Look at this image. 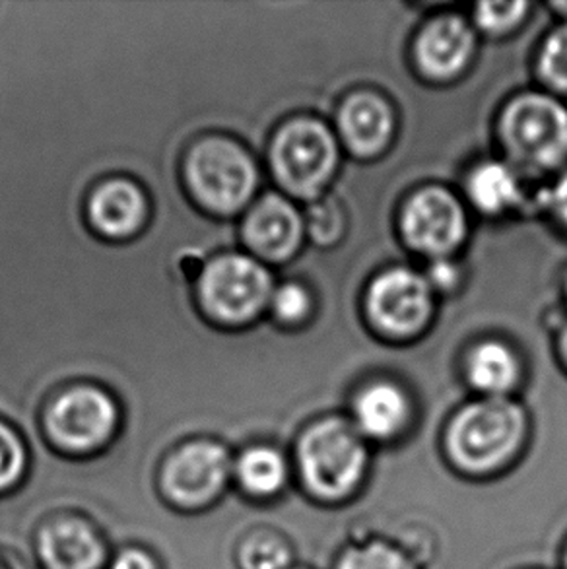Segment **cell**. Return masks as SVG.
<instances>
[{
    "mask_svg": "<svg viewBox=\"0 0 567 569\" xmlns=\"http://www.w3.org/2000/svg\"><path fill=\"white\" fill-rule=\"evenodd\" d=\"M529 418L507 397H484L447 422L441 438L445 467L468 485H491L521 462Z\"/></svg>",
    "mask_w": 567,
    "mask_h": 569,
    "instance_id": "cell-1",
    "label": "cell"
},
{
    "mask_svg": "<svg viewBox=\"0 0 567 569\" xmlns=\"http://www.w3.org/2000/svg\"><path fill=\"white\" fill-rule=\"evenodd\" d=\"M294 486L322 509H345L364 498L371 485L374 449L350 418L329 416L301 431L294 453Z\"/></svg>",
    "mask_w": 567,
    "mask_h": 569,
    "instance_id": "cell-2",
    "label": "cell"
},
{
    "mask_svg": "<svg viewBox=\"0 0 567 569\" xmlns=\"http://www.w3.org/2000/svg\"><path fill=\"white\" fill-rule=\"evenodd\" d=\"M187 179L195 197L218 214L246 207L257 187L255 163L243 148L226 139L202 140L187 160Z\"/></svg>",
    "mask_w": 567,
    "mask_h": 569,
    "instance_id": "cell-3",
    "label": "cell"
},
{
    "mask_svg": "<svg viewBox=\"0 0 567 569\" xmlns=\"http://www.w3.org/2000/svg\"><path fill=\"white\" fill-rule=\"evenodd\" d=\"M233 477V461L215 441H192L169 455L160 472L161 496L177 509L197 511L222 496Z\"/></svg>",
    "mask_w": 567,
    "mask_h": 569,
    "instance_id": "cell-4",
    "label": "cell"
},
{
    "mask_svg": "<svg viewBox=\"0 0 567 569\" xmlns=\"http://www.w3.org/2000/svg\"><path fill=\"white\" fill-rule=\"evenodd\" d=\"M501 132L511 154L537 170L554 168L567 156V111L546 96H523L504 113Z\"/></svg>",
    "mask_w": 567,
    "mask_h": 569,
    "instance_id": "cell-5",
    "label": "cell"
},
{
    "mask_svg": "<svg viewBox=\"0 0 567 569\" xmlns=\"http://www.w3.org/2000/svg\"><path fill=\"white\" fill-rule=\"evenodd\" d=\"M272 298L269 270L246 254H223L200 274V300L222 323L251 321Z\"/></svg>",
    "mask_w": 567,
    "mask_h": 569,
    "instance_id": "cell-6",
    "label": "cell"
},
{
    "mask_svg": "<svg viewBox=\"0 0 567 569\" xmlns=\"http://www.w3.org/2000/svg\"><path fill=\"white\" fill-rule=\"evenodd\" d=\"M272 166L286 189L309 197L337 166V144L327 127L299 119L286 124L272 144Z\"/></svg>",
    "mask_w": 567,
    "mask_h": 569,
    "instance_id": "cell-7",
    "label": "cell"
},
{
    "mask_svg": "<svg viewBox=\"0 0 567 569\" xmlns=\"http://www.w3.org/2000/svg\"><path fill=\"white\" fill-rule=\"evenodd\" d=\"M117 407L96 387L62 392L47 410V431L54 446L69 453H92L116 433Z\"/></svg>",
    "mask_w": 567,
    "mask_h": 569,
    "instance_id": "cell-8",
    "label": "cell"
},
{
    "mask_svg": "<svg viewBox=\"0 0 567 569\" xmlns=\"http://www.w3.org/2000/svg\"><path fill=\"white\" fill-rule=\"evenodd\" d=\"M465 212L451 192L429 187L415 194L402 214L408 243L434 257H445L465 238Z\"/></svg>",
    "mask_w": 567,
    "mask_h": 569,
    "instance_id": "cell-9",
    "label": "cell"
},
{
    "mask_svg": "<svg viewBox=\"0 0 567 569\" xmlns=\"http://www.w3.org/2000/svg\"><path fill=\"white\" fill-rule=\"evenodd\" d=\"M368 306L374 321L385 331L415 332L426 323L431 309L428 280L412 270H389L371 286Z\"/></svg>",
    "mask_w": 567,
    "mask_h": 569,
    "instance_id": "cell-10",
    "label": "cell"
},
{
    "mask_svg": "<svg viewBox=\"0 0 567 569\" xmlns=\"http://www.w3.org/2000/svg\"><path fill=\"white\" fill-rule=\"evenodd\" d=\"M36 548L46 569H101L108 562L106 540L84 517H54L39 529Z\"/></svg>",
    "mask_w": 567,
    "mask_h": 569,
    "instance_id": "cell-11",
    "label": "cell"
},
{
    "mask_svg": "<svg viewBox=\"0 0 567 569\" xmlns=\"http://www.w3.org/2000/svg\"><path fill=\"white\" fill-rule=\"evenodd\" d=\"M410 416V402L397 385L376 383L356 397L350 422L369 446H389L405 436Z\"/></svg>",
    "mask_w": 567,
    "mask_h": 569,
    "instance_id": "cell-12",
    "label": "cell"
},
{
    "mask_svg": "<svg viewBox=\"0 0 567 569\" xmlns=\"http://www.w3.org/2000/svg\"><path fill=\"white\" fill-rule=\"evenodd\" d=\"M330 569H428L422 552L389 532H352L338 545Z\"/></svg>",
    "mask_w": 567,
    "mask_h": 569,
    "instance_id": "cell-13",
    "label": "cell"
},
{
    "mask_svg": "<svg viewBox=\"0 0 567 569\" xmlns=\"http://www.w3.org/2000/svg\"><path fill=\"white\" fill-rule=\"evenodd\" d=\"M301 218L288 200L270 194L251 210L246 220V239L255 253L270 261L290 257L301 239Z\"/></svg>",
    "mask_w": 567,
    "mask_h": 569,
    "instance_id": "cell-14",
    "label": "cell"
},
{
    "mask_svg": "<svg viewBox=\"0 0 567 569\" xmlns=\"http://www.w3.org/2000/svg\"><path fill=\"white\" fill-rule=\"evenodd\" d=\"M233 478L249 500H280L294 486L291 457L272 446L249 447L233 461Z\"/></svg>",
    "mask_w": 567,
    "mask_h": 569,
    "instance_id": "cell-15",
    "label": "cell"
},
{
    "mask_svg": "<svg viewBox=\"0 0 567 569\" xmlns=\"http://www.w3.org/2000/svg\"><path fill=\"white\" fill-rule=\"evenodd\" d=\"M472 31L459 18H439L422 31L416 53L422 69L436 78H451L467 64Z\"/></svg>",
    "mask_w": 567,
    "mask_h": 569,
    "instance_id": "cell-16",
    "label": "cell"
},
{
    "mask_svg": "<svg viewBox=\"0 0 567 569\" xmlns=\"http://www.w3.org/2000/svg\"><path fill=\"white\" fill-rule=\"evenodd\" d=\"M146 200L139 187L129 181H111L93 192L90 220L109 238H125L145 222Z\"/></svg>",
    "mask_w": 567,
    "mask_h": 569,
    "instance_id": "cell-17",
    "label": "cell"
},
{
    "mask_svg": "<svg viewBox=\"0 0 567 569\" xmlns=\"http://www.w3.org/2000/svg\"><path fill=\"white\" fill-rule=\"evenodd\" d=\"M340 129L358 154H376L391 134V109L376 93H356L340 111Z\"/></svg>",
    "mask_w": 567,
    "mask_h": 569,
    "instance_id": "cell-18",
    "label": "cell"
},
{
    "mask_svg": "<svg viewBox=\"0 0 567 569\" xmlns=\"http://www.w3.org/2000/svg\"><path fill=\"white\" fill-rule=\"evenodd\" d=\"M468 378L486 397H506L519 378L517 360L509 348L499 342H486L475 350L468 362Z\"/></svg>",
    "mask_w": 567,
    "mask_h": 569,
    "instance_id": "cell-19",
    "label": "cell"
},
{
    "mask_svg": "<svg viewBox=\"0 0 567 569\" xmlns=\"http://www.w3.org/2000/svg\"><path fill=\"white\" fill-rule=\"evenodd\" d=\"M239 569H291L296 548L291 540L272 527H257L247 532L238 548Z\"/></svg>",
    "mask_w": 567,
    "mask_h": 569,
    "instance_id": "cell-20",
    "label": "cell"
},
{
    "mask_svg": "<svg viewBox=\"0 0 567 569\" xmlns=\"http://www.w3.org/2000/svg\"><path fill=\"white\" fill-rule=\"evenodd\" d=\"M468 192L484 212H501L519 199V183L514 171L499 162L478 166L468 179Z\"/></svg>",
    "mask_w": 567,
    "mask_h": 569,
    "instance_id": "cell-21",
    "label": "cell"
},
{
    "mask_svg": "<svg viewBox=\"0 0 567 569\" xmlns=\"http://www.w3.org/2000/svg\"><path fill=\"white\" fill-rule=\"evenodd\" d=\"M28 467L22 439L10 426L0 422V493L10 492L22 482Z\"/></svg>",
    "mask_w": 567,
    "mask_h": 569,
    "instance_id": "cell-22",
    "label": "cell"
},
{
    "mask_svg": "<svg viewBox=\"0 0 567 569\" xmlns=\"http://www.w3.org/2000/svg\"><path fill=\"white\" fill-rule=\"evenodd\" d=\"M543 77L561 92H567V23L554 31L540 54Z\"/></svg>",
    "mask_w": 567,
    "mask_h": 569,
    "instance_id": "cell-23",
    "label": "cell"
},
{
    "mask_svg": "<svg viewBox=\"0 0 567 569\" xmlns=\"http://www.w3.org/2000/svg\"><path fill=\"white\" fill-rule=\"evenodd\" d=\"M525 2H484L476 7V22L488 31H506L521 20Z\"/></svg>",
    "mask_w": 567,
    "mask_h": 569,
    "instance_id": "cell-24",
    "label": "cell"
},
{
    "mask_svg": "<svg viewBox=\"0 0 567 569\" xmlns=\"http://www.w3.org/2000/svg\"><path fill=\"white\" fill-rule=\"evenodd\" d=\"M272 306L278 319L286 323H296L309 311V293L299 284H284L272 293Z\"/></svg>",
    "mask_w": 567,
    "mask_h": 569,
    "instance_id": "cell-25",
    "label": "cell"
},
{
    "mask_svg": "<svg viewBox=\"0 0 567 569\" xmlns=\"http://www.w3.org/2000/svg\"><path fill=\"white\" fill-rule=\"evenodd\" d=\"M109 569H160V566L145 548L127 547L111 560Z\"/></svg>",
    "mask_w": 567,
    "mask_h": 569,
    "instance_id": "cell-26",
    "label": "cell"
},
{
    "mask_svg": "<svg viewBox=\"0 0 567 569\" xmlns=\"http://www.w3.org/2000/svg\"><path fill=\"white\" fill-rule=\"evenodd\" d=\"M429 282H431V284L441 286V288L452 286L457 282V269L452 267V262L437 261L436 264L429 269Z\"/></svg>",
    "mask_w": 567,
    "mask_h": 569,
    "instance_id": "cell-27",
    "label": "cell"
},
{
    "mask_svg": "<svg viewBox=\"0 0 567 569\" xmlns=\"http://www.w3.org/2000/svg\"><path fill=\"white\" fill-rule=\"evenodd\" d=\"M554 208L560 214L561 220L567 223V176L561 179L556 191H554Z\"/></svg>",
    "mask_w": 567,
    "mask_h": 569,
    "instance_id": "cell-28",
    "label": "cell"
},
{
    "mask_svg": "<svg viewBox=\"0 0 567 569\" xmlns=\"http://www.w3.org/2000/svg\"><path fill=\"white\" fill-rule=\"evenodd\" d=\"M556 569H567V532L566 537L561 539L560 548H558V563Z\"/></svg>",
    "mask_w": 567,
    "mask_h": 569,
    "instance_id": "cell-29",
    "label": "cell"
},
{
    "mask_svg": "<svg viewBox=\"0 0 567 569\" xmlns=\"http://www.w3.org/2000/svg\"><path fill=\"white\" fill-rule=\"evenodd\" d=\"M515 569H556V568H545V566H521V568Z\"/></svg>",
    "mask_w": 567,
    "mask_h": 569,
    "instance_id": "cell-30",
    "label": "cell"
},
{
    "mask_svg": "<svg viewBox=\"0 0 567 569\" xmlns=\"http://www.w3.org/2000/svg\"><path fill=\"white\" fill-rule=\"evenodd\" d=\"M291 569H315L311 568V566H301V563H298V566H294Z\"/></svg>",
    "mask_w": 567,
    "mask_h": 569,
    "instance_id": "cell-31",
    "label": "cell"
},
{
    "mask_svg": "<svg viewBox=\"0 0 567 569\" xmlns=\"http://www.w3.org/2000/svg\"><path fill=\"white\" fill-rule=\"evenodd\" d=\"M564 350H566V355H567V331H566V335H564Z\"/></svg>",
    "mask_w": 567,
    "mask_h": 569,
    "instance_id": "cell-32",
    "label": "cell"
},
{
    "mask_svg": "<svg viewBox=\"0 0 567 569\" xmlns=\"http://www.w3.org/2000/svg\"><path fill=\"white\" fill-rule=\"evenodd\" d=\"M0 569H2V568H0Z\"/></svg>",
    "mask_w": 567,
    "mask_h": 569,
    "instance_id": "cell-33",
    "label": "cell"
}]
</instances>
